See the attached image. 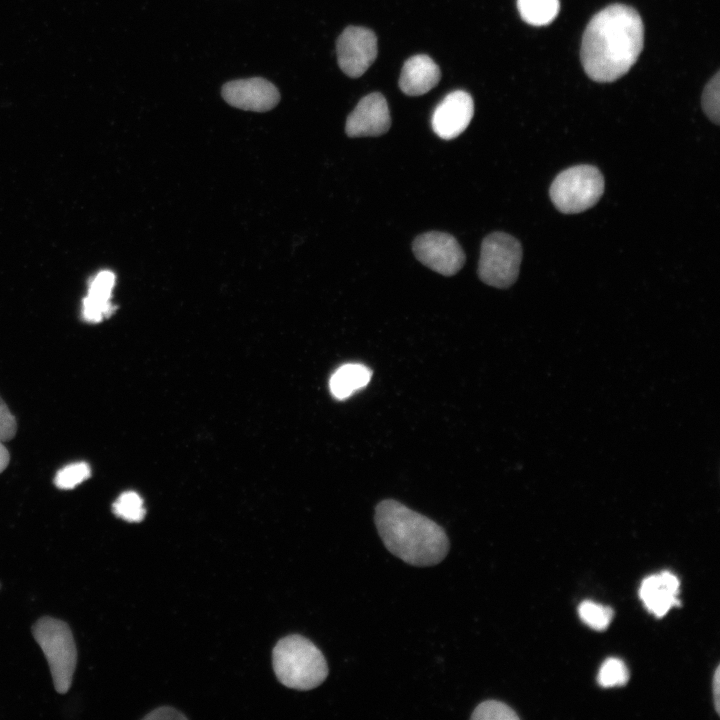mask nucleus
I'll list each match as a JSON object with an SVG mask.
<instances>
[{
  "label": "nucleus",
  "instance_id": "nucleus-27",
  "mask_svg": "<svg viewBox=\"0 0 720 720\" xmlns=\"http://www.w3.org/2000/svg\"><path fill=\"white\" fill-rule=\"evenodd\" d=\"M1 586V585H0Z\"/></svg>",
  "mask_w": 720,
  "mask_h": 720
},
{
  "label": "nucleus",
  "instance_id": "nucleus-25",
  "mask_svg": "<svg viewBox=\"0 0 720 720\" xmlns=\"http://www.w3.org/2000/svg\"><path fill=\"white\" fill-rule=\"evenodd\" d=\"M719 687H720V672H719V667H717L715 674H714V680H713V692H714L715 708L718 713H719Z\"/></svg>",
  "mask_w": 720,
  "mask_h": 720
},
{
  "label": "nucleus",
  "instance_id": "nucleus-18",
  "mask_svg": "<svg viewBox=\"0 0 720 720\" xmlns=\"http://www.w3.org/2000/svg\"><path fill=\"white\" fill-rule=\"evenodd\" d=\"M581 620L595 630L606 629L613 617L610 607L603 606L593 601H583L578 608Z\"/></svg>",
  "mask_w": 720,
  "mask_h": 720
},
{
  "label": "nucleus",
  "instance_id": "nucleus-3",
  "mask_svg": "<svg viewBox=\"0 0 720 720\" xmlns=\"http://www.w3.org/2000/svg\"><path fill=\"white\" fill-rule=\"evenodd\" d=\"M273 668L283 685L296 690H311L324 682L328 666L323 653L309 639L289 635L273 649Z\"/></svg>",
  "mask_w": 720,
  "mask_h": 720
},
{
  "label": "nucleus",
  "instance_id": "nucleus-10",
  "mask_svg": "<svg viewBox=\"0 0 720 720\" xmlns=\"http://www.w3.org/2000/svg\"><path fill=\"white\" fill-rule=\"evenodd\" d=\"M473 114L474 103L471 95L463 90L453 91L434 109L431 117L432 129L442 139L456 138L468 127Z\"/></svg>",
  "mask_w": 720,
  "mask_h": 720
},
{
  "label": "nucleus",
  "instance_id": "nucleus-1",
  "mask_svg": "<svg viewBox=\"0 0 720 720\" xmlns=\"http://www.w3.org/2000/svg\"><path fill=\"white\" fill-rule=\"evenodd\" d=\"M644 44V26L638 12L624 4L610 5L595 14L586 26L581 62L586 74L606 83L626 74Z\"/></svg>",
  "mask_w": 720,
  "mask_h": 720
},
{
  "label": "nucleus",
  "instance_id": "nucleus-5",
  "mask_svg": "<svg viewBox=\"0 0 720 720\" xmlns=\"http://www.w3.org/2000/svg\"><path fill=\"white\" fill-rule=\"evenodd\" d=\"M604 192L602 173L592 165L567 168L553 180L549 194L554 206L562 213L574 214L594 206Z\"/></svg>",
  "mask_w": 720,
  "mask_h": 720
},
{
  "label": "nucleus",
  "instance_id": "nucleus-22",
  "mask_svg": "<svg viewBox=\"0 0 720 720\" xmlns=\"http://www.w3.org/2000/svg\"><path fill=\"white\" fill-rule=\"evenodd\" d=\"M719 72H717L712 78L709 83L706 85L703 94H702V108L707 115V117L714 122L715 124H719V96H720V88H719Z\"/></svg>",
  "mask_w": 720,
  "mask_h": 720
},
{
  "label": "nucleus",
  "instance_id": "nucleus-6",
  "mask_svg": "<svg viewBox=\"0 0 720 720\" xmlns=\"http://www.w3.org/2000/svg\"><path fill=\"white\" fill-rule=\"evenodd\" d=\"M521 260L520 242L507 233L494 232L482 242L478 276L487 285L507 288L517 280Z\"/></svg>",
  "mask_w": 720,
  "mask_h": 720
},
{
  "label": "nucleus",
  "instance_id": "nucleus-17",
  "mask_svg": "<svg viewBox=\"0 0 720 720\" xmlns=\"http://www.w3.org/2000/svg\"><path fill=\"white\" fill-rule=\"evenodd\" d=\"M116 516L128 522H140L145 516L142 498L134 491L122 493L113 503Z\"/></svg>",
  "mask_w": 720,
  "mask_h": 720
},
{
  "label": "nucleus",
  "instance_id": "nucleus-23",
  "mask_svg": "<svg viewBox=\"0 0 720 720\" xmlns=\"http://www.w3.org/2000/svg\"><path fill=\"white\" fill-rule=\"evenodd\" d=\"M17 430L16 420L7 405L0 398V441L11 440Z\"/></svg>",
  "mask_w": 720,
  "mask_h": 720
},
{
  "label": "nucleus",
  "instance_id": "nucleus-7",
  "mask_svg": "<svg viewBox=\"0 0 720 720\" xmlns=\"http://www.w3.org/2000/svg\"><path fill=\"white\" fill-rule=\"evenodd\" d=\"M415 257L433 271L444 275L456 274L465 263V254L450 234L430 231L419 235L412 245Z\"/></svg>",
  "mask_w": 720,
  "mask_h": 720
},
{
  "label": "nucleus",
  "instance_id": "nucleus-19",
  "mask_svg": "<svg viewBox=\"0 0 720 720\" xmlns=\"http://www.w3.org/2000/svg\"><path fill=\"white\" fill-rule=\"evenodd\" d=\"M628 678L629 672L624 662L613 657L603 662L598 673V683L602 687L622 686Z\"/></svg>",
  "mask_w": 720,
  "mask_h": 720
},
{
  "label": "nucleus",
  "instance_id": "nucleus-12",
  "mask_svg": "<svg viewBox=\"0 0 720 720\" xmlns=\"http://www.w3.org/2000/svg\"><path fill=\"white\" fill-rule=\"evenodd\" d=\"M679 580L668 571L651 575L642 581L639 595L647 610L657 617L664 616L670 608L679 604L677 594Z\"/></svg>",
  "mask_w": 720,
  "mask_h": 720
},
{
  "label": "nucleus",
  "instance_id": "nucleus-15",
  "mask_svg": "<svg viewBox=\"0 0 720 720\" xmlns=\"http://www.w3.org/2000/svg\"><path fill=\"white\" fill-rule=\"evenodd\" d=\"M371 376V370L363 364H344L332 374L329 380L330 392L334 398L344 400L365 387Z\"/></svg>",
  "mask_w": 720,
  "mask_h": 720
},
{
  "label": "nucleus",
  "instance_id": "nucleus-21",
  "mask_svg": "<svg viewBox=\"0 0 720 720\" xmlns=\"http://www.w3.org/2000/svg\"><path fill=\"white\" fill-rule=\"evenodd\" d=\"M91 475L90 467L85 462L69 464L59 470L54 483L60 489H73Z\"/></svg>",
  "mask_w": 720,
  "mask_h": 720
},
{
  "label": "nucleus",
  "instance_id": "nucleus-13",
  "mask_svg": "<svg viewBox=\"0 0 720 720\" xmlns=\"http://www.w3.org/2000/svg\"><path fill=\"white\" fill-rule=\"evenodd\" d=\"M441 77L438 65L427 55H414L403 65L399 87L409 96H419L434 88Z\"/></svg>",
  "mask_w": 720,
  "mask_h": 720
},
{
  "label": "nucleus",
  "instance_id": "nucleus-8",
  "mask_svg": "<svg viewBox=\"0 0 720 720\" xmlns=\"http://www.w3.org/2000/svg\"><path fill=\"white\" fill-rule=\"evenodd\" d=\"M338 64L349 77L363 75L377 57V38L365 27L349 26L336 43Z\"/></svg>",
  "mask_w": 720,
  "mask_h": 720
},
{
  "label": "nucleus",
  "instance_id": "nucleus-4",
  "mask_svg": "<svg viewBox=\"0 0 720 720\" xmlns=\"http://www.w3.org/2000/svg\"><path fill=\"white\" fill-rule=\"evenodd\" d=\"M32 633L48 661L56 691L66 693L77 663L76 646L69 626L59 619L43 617L34 624Z\"/></svg>",
  "mask_w": 720,
  "mask_h": 720
},
{
  "label": "nucleus",
  "instance_id": "nucleus-26",
  "mask_svg": "<svg viewBox=\"0 0 720 720\" xmlns=\"http://www.w3.org/2000/svg\"><path fill=\"white\" fill-rule=\"evenodd\" d=\"M9 463V452L0 441V473L7 467Z\"/></svg>",
  "mask_w": 720,
  "mask_h": 720
},
{
  "label": "nucleus",
  "instance_id": "nucleus-20",
  "mask_svg": "<svg viewBox=\"0 0 720 720\" xmlns=\"http://www.w3.org/2000/svg\"><path fill=\"white\" fill-rule=\"evenodd\" d=\"M473 720H516L519 719L515 711L507 704L497 700H486L480 703L473 711Z\"/></svg>",
  "mask_w": 720,
  "mask_h": 720
},
{
  "label": "nucleus",
  "instance_id": "nucleus-2",
  "mask_svg": "<svg viewBox=\"0 0 720 720\" xmlns=\"http://www.w3.org/2000/svg\"><path fill=\"white\" fill-rule=\"evenodd\" d=\"M374 521L387 550L407 564L433 566L449 551V539L441 526L396 500L379 502Z\"/></svg>",
  "mask_w": 720,
  "mask_h": 720
},
{
  "label": "nucleus",
  "instance_id": "nucleus-16",
  "mask_svg": "<svg viewBox=\"0 0 720 720\" xmlns=\"http://www.w3.org/2000/svg\"><path fill=\"white\" fill-rule=\"evenodd\" d=\"M517 7L526 23L541 26L555 19L559 12V0H517Z\"/></svg>",
  "mask_w": 720,
  "mask_h": 720
},
{
  "label": "nucleus",
  "instance_id": "nucleus-24",
  "mask_svg": "<svg viewBox=\"0 0 720 720\" xmlns=\"http://www.w3.org/2000/svg\"><path fill=\"white\" fill-rule=\"evenodd\" d=\"M144 718L145 719H185L186 717L184 715H182L179 711H177L171 707H161V708H158V709L150 712Z\"/></svg>",
  "mask_w": 720,
  "mask_h": 720
},
{
  "label": "nucleus",
  "instance_id": "nucleus-9",
  "mask_svg": "<svg viewBox=\"0 0 720 720\" xmlns=\"http://www.w3.org/2000/svg\"><path fill=\"white\" fill-rule=\"evenodd\" d=\"M222 97L233 107L266 112L278 104L280 93L270 81L254 77L227 82L222 88Z\"/></svg>",
  "mask_w": 720,
  "mask_h": 720
},
{
  "label": "nucleus",
  "instance_id": "nucleus-11",
  "mask_svg": "<svg viewBox=\"0 0 720 720\" xmlns=\"http://www.w3.org/2000/svg\"><path fill=\"white\" fill-rule=\"evenodd\" d=\"M391 117L385 97L378 92L363 97L346 120L349 137L379 136L386 133Z\"/></svg>",
  "mask_w": 720,
  "mask_h": 720
},
{
  "label": "nucleus",
  "instance_id": "nucleus-14",
  "mask_svg": "<svg viewBox=\"0 0 720 720\" xmlns=\"http://www.w3.org/2000/svg\"><path fill=\"white\" fill-rule=\"evenodd\" d=\"M115 280L112 271L102 270L89 281L82 308V317L86 322L99 323L113 314L116 307L111 302V296Z\"/></svg>",
  "mask_w": 720,
  "mask_h": 720
}]
</instances>
